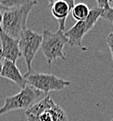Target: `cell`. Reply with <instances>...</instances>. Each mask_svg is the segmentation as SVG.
Returning a JSON list of instances; mask_svg holds the SVG:
<instances>
[{
	"label": "cell",
	"instance_id": "obj_1",
	"mask_svg": "<svg viewBox=\"0 0 113 121\" xmlns=\"http://www.w3.org/2000/svg\"><path fill=\"white\" fill-rule=\"evenodd\" d=\"M38 4L37 1L28 0L27 3L13 10L3 14L1 29L8 36L19 40L20 35L27 29V18L33 7Z\"/></svg>",
	"mask_w": 113,
	"mask_h": 121
},
{
	"label": "cell",
	"instance_id": "obj_2",
	"mask_svg": "<svg viewBox=\"0 0 113 121\" xmlns=\"http://www.w3.org/2000/svg\"><path fill=\"white\" fill-rule=\"evenodd\" d=\"M42 38L40 49L47 59L50 68L55 59H62L65 60L66 55L64 52V45L68 43V39L64 36L63 31L58 30L55 33H52L47 29H43Z\"/></svg>",
	"mask_w": 113,
	"mask_h": 121
},
{
	"label": "cell",
	"instance_id": "obj_3",
	"mask_svg": "<svg viewBox=\"0 0 113 121\" xmlns=\"http://www.w3.org/2000/svg\"><path fill=\"white\" fill-rule=\"evenodd\" d=\"M27 85L38 90L48 94L51 91H59L69 86L71 82L53 74L25 73Z\"/></svg>",
	"mask_w": 113,
	"mask_h": 121
},
{
	"label": "cell",
	"instance_id": "obj_4",
	"mask_svg": "<svg viewBox=\"0 0 113 121\" xmlns=\"http://www.w3.org/2000/svg\"><path fill=\"white\" fill-rule=\"evenodd\" d=\"M42 94V92L27 85L17 94L6 98L4 105L0 108V115L13 110L29 109Z\"/></svg>",
	"mask_w": 113,
	"mask_h": 121
},
{
	"label": "cell",
	"instance_id": "obj_5",
	"mask_svg": "<svg viewBox=\"0 0 113 121\" xmlns=\"http://www.w3.org/2000/svg\"><path fill=\"white\" fill-rule=\"evenodd\" d=\"M42 39V34L28 29L20 35L18 46H19L21 56L24 57L26 64L28 68V72L26 73L33 72L32 62L37 51H38V49H40Z\"/></svg>",
	"mask_w": 113,
	"mask_h": 121
},
{
	"label": "cell",
	"instance_id": "obj_6",
	"mask_svg": "<svg viewBox=\"0 0 113 121\" xmlns=\"http://www.w3.org/2000/svg\"><path fill=\"white\" fill-rule=\"evenodd\" d=\"M0 42H1V48H0V55L7 59L16 63L19 58L22 57L18 46V39H15L12 37L6 34L0 29Z\"/></svg>",
	"mask_w": 113,
	"mask_h": 121
},
{
	"label": "cell",
	"instance_id": "obj_7",
	"mask_svg": "<svg viewBox=\"0 0 113 121\" xmlns=\"http://www.w3.org/2000/svg\"><path fill=\"white\" fill-rule=\"evenodd\" d=\"M75 5L74 0H59V1H51L49 2L48 7L51 9V14L59 22L60 29L59 30H61L64 32L65 29V22L68 18L69 13L71 12L72 9Z\"/></svg>",
	"mask_w": 113,
	"mask_h": 121
},
{
	"label": "cell",
	"instance_id": "obj_8",
	"mask_svg": "<svg viewBox=\"0 0 113 121\" xmlns=\"http://www.w3.org/2000/svg\"><path fill=\"white\" fill-rule=\"evenodd\" d=\"M0 76L3 77L7 78L16 84L20 89H24L27 85L26 78L22 75L20 70L18 69L16 63L4 59L3 64V68Z\"/></svg>",
	"mask_w": 113,
	"mask_h": 121
},
{
	"label": "cell",
	"instance_id": "obj_9",
	"mask_svg": "<svg viewBox=\"0 0 113 121\" xmlns=\"http://www.w3.org/2000/svg\"><path fill=\"white\" fill-rule=\"evenodd\" d=\"M87 32H88V30L86 29L85 21L81 20V21H77L68 30L64 32V34L66 37V38L68 39V43H69L70 46L81 47L86 51L87 48L83 47L81 42H82L83 37L85 36V34Z\"/></svg>",
	"mask_w": 113,
	"mask_h": 121
},
{
	"label": "cell",
	"instance_id": "obj_10",
	"mask_svg": "<svg viewBox=\"0 0 113 121\" xmlns=\"http://www.w3.org/2000/svg\"><path fill=\"white\" fill-rule=\"evenodd\" d=\"M55 104L56 103L54 102V100L51 98V97L50 95H48L47 97H45L43 99L40 100L39 102L33 104L29 109L26 110L25 114L33 115H34V116L38 117V115H40L42 113L45 112V111H47L48 110L52 108Z\"/></svg>",
	"mask_w": 113,
	"mask_h": 121
},
{
	"label": "cell",
	"instance_id": "obj_11",
	"mask_svg": "<svg viewBox=\"0 0 113 121\" xmlns=\"http://www.w3.org/2000/svg\"><path fill=\"white\" fill-rule=\"evenodd\" d=\"M97 7L102 10V14L100 17L109 22H113V9L112 7V1L111 0H98L96 2Z\"/></svg>",
	"mask_w": 113,
	"mask_h": 121
},
{
	"label": "cell",
	"instance_id": "obj_12",
	"mask_svg": "<svg viewBox=\"0 0 113 121\" xmlns=\"http://www.w3.org/2000/svg\"><path fill=\"white\" fill-rule=\"evenodd\" d=\"M89 12H90V9L85 3H78L74 5L71 11L73 17L77 21L86 20L89 15Z\"/></svg>",
	"mask_w": 113,
	"mask_h": 121
},
{
	"label": "cell",
	"instance_id": "obj_13",
	"mask_svg": "<svg viewBox=\"0 0 113 121\" xmlns=\"http://www.w3.org/2000/svg\"><path fill=\"white\" fill-rule=\"evenodd\" d=\"M101 14H102V10L98 8V7H94V8L90 10L88 16H87L86 19L84 20L88 32L94 26L96 22H97V20H99V18L101 16Z\"/></svg>",
	"mask_w": 113,
	"mask_h": 121
},
{
	"label": "cell",
	"instance_id": "obj_14",
	"mask_svg": "<svg viewBox=\"0 0 113 121\" xmlns=\"http://www.w3.org/2000/svg\"><path fill=\"white\" fill-rule=\"evenodd\" d=\"M28 0H0V10L8 12L27 3Z\"/></svg>",
	"mask_w": 113,
	"mask_h": 121
},
{
	"label": "cell",
	"instance_id": "obj_15",
	"mask_svg": "<svg viewBox=\"0 0 113 121\" xmlns=\"http://www.w3.org/2000/svg\"><path fill=\"white\" fill-rule=\"evenodd\" d=\"M49 112L52 117L53 121H68L65 111L57 104L49 110Z\"/></svg>",
	"mask_w": 113,
	"mask_h": 121
},
{
	"label": "cell",
	"instance_id": "obj_16",
	"mask_svg": "<svg viewBox=\"0 0 113 121\" xmlns=\"http://www.w3.org/2000/svg\"><path fill=\"white\" fill-rule=\"evenodd\" d=\"M107 44L108 45V47L110 49V51H111V55H112V57H113V49H112V42H113V33L111 32L107 35Z\"/></svg>",
	"mask_w": 113,
	"mask_h": 121
},
{
	"label": "cell",
	"instance_id": "obj_17",
	"mask_svg": "<svg viewBox=\"0 0 113 121\" xmlns=\"http://www.w3.org/2000/svg\"><path fill=\"white\" fill-rule=\"evenodd\" d=\"M27 117V121H39L38 118L37 116H34L33 115H29V114H25Z\"/></svg>",
	"mask_w": 113,
	"mask_h": 121
},
{
	"label": "cell",
	"instance_id": "obj_18",
	"mask_svg": "<svg viewBox=\"0 0 113 121\" xmlns=\"http://www.w3.org/2000/svg\"><path fill=\"white\" fill-rule=\"evenodd\" d=\"M3 57L0 55V74H1V72H2V68H3Z\"/></svg>",
	"mask_w": 113,
	"mask_h": 121
},
{
	"label": "cell",
	"instance_id": "obj_19",
	"mask_svg": "<svg viewBox=\"0 0 113 121\" xmlns=\"http://www.w3.org/2000/svg\"><path fill=\"white\" fill-rule=\"evenodd\" d=\"M2 20H3V13L0 11V29H1V24H2Z\"/></svg>",
	"mask_w": 113,
	"mask_h": 121
}]
</instances>
